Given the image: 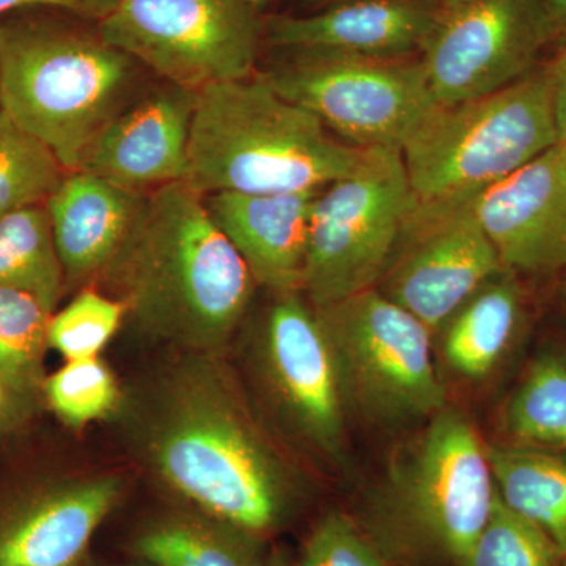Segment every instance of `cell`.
Segmentation results:
<instances>
[{
	"instance_id": "obj_1",
	"label": "cell",
	"mask_w": 566,
	"mask_h": 566,
	"mask_svg": "<svg viewBox=\"0 0 566 566\" xmlns=\"http://www.w3.org/2000/svg\"><path fill=\"white\" fill-rule=\"evenodd\" d=\"M126 452L177 504L270 539L305 501L303 472L218 354L174 352L123 390Z\"/></svg>"
},
{
	"instance_id": "obj_2",
	"label": "cell",
	"mask_w": 566,
	"mask_h": 566,
	"mask_svg": "<svg viewBox=\"0 0 566 566\" xmlns=\"http://www.w3.org/2000/svg\"><path fill=\"white\" fill-rule=\"evenodd\" d=\"M104 275L142 334L174 352L218 356H226L256 286L205 196L182 181L145 193Z\"/></svg>"
},
{
	"instance_id": "obj_3",
	"label": "cell",
	"mask_w": 566,
	"mask_h": 566,
	"mask_svg": "<svg viewBox=\"0 0 566 566\" xmlns=\"http://www.w3.org/2000/svg\"><path fill=\"white\" fill-rule=\"evenodd\" d=\"M494 502L485 442L444 408L394 450L354 517L394 566H465Z\"/></svg>"
},
{
	"instance_id": "obj_4",
	"label": "cell",
	"mask_w": 566,
	"mask_h": 566,
	"mask_svg": "<svg viewBox=\"0 0 566 566\" xmlns=\"http://www.w3.org/2000/svg\"><path fill=\"white\" fill-rule=\"evenodd\" d=\"M365 150L256 74L196 92L182 182L202 196L312 191L346 177Z\"/></svg>"
},
{
	"instance_id": "obj_5",
	"label": "cell",
	"mask_w": 566,
	"mask_h": 566,
	"mask_svg": "<svg viewBox=\"0 0 566 566\" xmlns=\"http://www.w3.org/2000/svg\"><path fill=\"white\" fill-rule=\"evenodd\" d=\"M133 59L102 39L33 18L0 20V111L77 172L96 133L117 115Z\"/></svg>"
},
{
	"instance_id": "obj_6",
	"label": "cell",
	"mask_w": 566,
	"mask_h": 566,
	"mask_svg": "<svg viewBox=\"0 0 566 566\" xmlns=\"http://www.w3.org/2000/svg\"><path fill=\"white\" fill-rule=\"evenodd\" d=\"M560 144L547 66L501 91L436 104L401 148L417 202L474 196Z\"/></svg>"
},
{
	"instance_id": "obj_7",
	"label": "cell",
	"mask_w": 566,
	"mask_h": 566,
	"mask_svg": "<svg viewBox=\"0 0 566 566\" xmlns=\"http://www.w3.org/2000/svg\"><path fill=\"white\" fill-rule=\"evenodd\" d=\"M333 348L346 409L378 428L427 422L447 408L433 334L379 290L315 311Z\"/></svg>"
},
{
	"instance_id": "obj_8",
	"label": "cell",
	"mask_w": 566,
	"mask_h": 566,
	"mask_svg": "<svg viewBox=\"0 0 566 566\" xmlns=\"http://www.w3.org/2000/svg\"><path fill=\"white\" fill-rule=\"evenodd\" d=\"M415 205L403 156L387 148H367L356 169L322 189L301 286L307 303L322 311L375 289Z\"/></svg>"
},
{
	"instance_id": "obj_9",
	"label": "cell",
	"mask_w": 566,
	"mask_h": 566,
	"mask_svg": "<svg viewBox=\"0 0 566 566\" xmlns=\"http://www.w3.org/2000/svg\"><path fill=\"white\" fill-rule=\"evenodd\" d=\"M251 365L279 431L305 455L340 468L348 455V409L333 348L303 293L275 294Z\"/></svg>"
},
{
	"instance_id": "obj_10",
	"label": "cell",
	"mask_w": 566,
	"mask_h": 566,
	"mask_svg": "<svg viewBox=\"0 0 566 566\" xmlns=\"http://www.w3.org/2000/svg\"><path fill=\"white\" fill-rule=\"evenodd\" d=\"M263 77L359 148L401 151L438 104L420 57L296 52Z\"/></svg>"
},
{
	"instance_id": "obj_11",
	"label": "cell",
	"mask_w": 566,
	"mask_h": 566,
	"mask_svg": "<svg viewBox=\"0 0 566 566\" xmlns=\"http://www.w3.org/2000/svg\"><path fill=\"white\" fill-rule=\"evenodd\" d=\"M98 24L104 43L193 92L251 77L263 31L245 0H120Z\"/></svg>"
},
{
	"instance_id": "obj_12",
	"label": "cell",
	"mask_w": 566,
	"mask_h": 566,
	"mask_svg": "<svg viewBox=\"0 0 566 566\" xmlns=\"http://www.w3.org/2000/svg\"><path fill=\"white\" fill-rule=\"evenodd\" d=\"M471 197L416 200L392 260L375 286L433 335L505 270L476 221Z\"/></svg>"
},
{
	"instance_id": "obj_13",
	"label": "cell",
	"mask_w": 566,
	"mask_h": 566,
	"mask_svg": "<svg viewBox=\"0 0 566 566\" xmlns=\"http://www.w3.org/2000/svg\"><path fill=\"white\" fill-rule=\"evenodd\" d=\"M551 43L546 0H465L441 9L420 59L436 103L447 106L527 76Z\"/></svg>"
},
{
	"instance_id": "obj_14",
	"label": "cell",
	"mask_w": 566,
	"mask_h": 566,
	"mask_svg": "<svg viewBox=\"0 0 566 566\" xmlns=\"http://www.w3.org/2000/svg\"><path fill=\"white\" fill-rule=\"evenodd\" d=\"M128 476L82 469L0 493V566H85L92 539L120 505Z\"/></svg>"
},
{
	"instance_id": "obj_15",
	"label": "cell",
	"mask_w": 566,
	"mask_h": 566,
	"mask_svg": "<svg viewBox=\"0 0 566 566\" xmlns=\"http://www.w3.org/2000/svg\"><path fill=\"white\" fill-rule=\"evenodd\" d=\"M471 203L506 271L543 275L565 270V144L474 193Z\"/></svg>"
},
{
	"instance_id": "obj_16",
	"label": "cell",
	"mask_w": 566,
	"mask_h": 566,
	"mask_svg": "<svg viewBox=\"0 0 566 566\" xmlns=\"http://www.w3.org/2000/svg\"><path fill=\"white\" fill-rule=\"evenodd\" d=\"M196 92L178 85L153 92L114 115L96 133L77 172H87L140 193L182 181Z\"/></svg>"
},
{
	"instance_id": "obj_17",
	"label": "cell",
	"mask_w": 566,
	"mask_h": 566,
	"mask_svg": "<svg viewBox=\"0 0 566 566\" xmlns=\"http://www.w3.org/2000/svg\"><path fill=\"white\" fill-rule=\"evenodd\" d=\"M441 7L434 0H346L312 17L273 18L268 40L293 52L400 59L422 52Z\"/></svg>"
},
{
	"instance_id": "obj_18",
	"label": "cell",
	"mask_w": 566,
	"mask_h": 566,
	"mask_svg": "<svg viewBox=\"0 0 566 566\" xmlns=\"http://www.w3.org/2000/svg\"><path fill=\"white\" fill-rule=\"evenodd\" d=\"M319 191H221L205 196V205L243 256L256 285L274 294L301 293L312 208Z\"/></svg>"
},
{
	"instance_id": "obj_19",
	"label": "cell",
	"mask_w": 566,
	"mask_h": 566,
	"mask_svg": "<svg viewBox=\"0 0 566 566\" xmlns=\"http://www.w3.org/2000/svg\"><path fill=\"white\" fill-rule=\"evenodd\" d=\"M145 193L87 172H69L46 200L66 290L103 277L132 233Z\"/></svg>"
},
{
	"instance_id": "obj_20",
	"label": "cell",
	"mask_w": 566,
	"mask_h": 566,
	"mask_svg": "<svg viewBox=\"0 0 566 566\" xmlns=\"http://www.w3.org/2000/svg\"><path fill=\"white\" fill-rule=\"evenodd\" d=\"M128 553L151 566H268L273 551L262 536L175 502L134 528Z\"/></svg>"
},
{
	"instance_id": "obj_21",
	"label": "cell",
	"mask_w": 566,
	"mask_h": 566,
	"mask_svg": "<svg viewBox=\"0 0 566 566\" xmlns=\"http://www.w3.org/2000/svg\"><path fill=\"white\" fill-rule=\"evenodd\" d=\"M526 307L515 274L502 271L457 312L442 333V360L463 381H482L504 363L523 329Z\"/></svg>"
},
{
	"instance_id": "obj_22",
	"label": "cell",
	"mask_w": 566,
	"mask_h": 566,
	"mask_svg": "<svg viewBox=\"0 0 566 566\" xmlns=\"http://www.w3.org/2000/svg\"><path fill=\"white\" fill-rule=\"evenodd\" d=\"M486 452L502 504L545 532L566 557V458L523 444L486 446Z\"/></svg>"
},
{
	"instance_id": "obj_23",
	"label": "cell",
	"mask_w": 566,
	"mask_h": 566,
	"mask_svg": "<svg viewBox=\"0 0 566 566\" xmlns=\"http://www.w3.org/2000/svg\"><path fill=\"white\" fill-rule=\"evenodd\" d=\"M51 312L32 294L0 289V381L9 395L13 428L44 403Z\"/></svg>"
},
{
	"instance_id": "obj_24",
	"label": "cell",
	"mask_w": 566,
	"mask_h": 566,
	"mask_svg": "<svg viewBox=\"0 0 566 566\" xmlns=\"http://www.w3.org/2000/svg\"><path fill=\"white\" fill-rule=\"evenodd\" d=\"M0 289L35 296L51 314L66 292L65 275L44 205L0 218Z\"/></svg>"
},
{
	"instance_id": "obj_25",
	"label": "cell",
	"mask_w": 566,
	"mask_h": 566,
	"mask_svg": "<svg viewBox=\"0 0 566 566\" xmlns=\"http://www.w3.org/2000/svg\"><path fill=\"white\" fill-rule=\"evenodd\" d=\"M504 428L516 444L566 453V354L536 357L506 403Z\"/></svg>"
},
{
	"instance_id": "obj_26",
	"label": "cell",
	"mask_w": 566,
	"mask_h": 566,
	"mask_svg": "<svg viewBox=\"0 0 566 566\" xmlns=\"http://www.w3.org/2000/svg\"><path fill=\"white\" fill-rule=\"evenodd\" d=\"M66 174L46 144L0 111V218L46 203Z\"/></svg>"
},
{
	"instance_id": "obj_27",
	"label": "cell",
	"mask_w": 566,
	"mask_h": 566,
	"mask_svg": "<svg viewBox=\"0 0 566 566\" xmlns=\"http://www.w3.org/2000/svg\"><path fill=\"white\" fill-rule=\"evenodd\" d=\"M123 390L102 357L66 360L44 382V403L71 430H82L117 412Z\"/></svg>"
},
{
	"instance_id": "obj_28",
	"label": "cell",
	"mask_w": 566,
	"mask_h": 566,
	"mask_svg": "<svg viewBox=\"0 0 566 566\" xmlns=\"http://www.w3.org/2000/svg\"><path fill=\"white\" fill-rule=\"evenodd\" d=\"M126 316L128 312L120 300L84 286L65 307L52 314L48 331L50 348L61 353L65 360L99 356Z\"/></svg>"
},
{
	"instance_id": "obj_29",
	"label": "cell",
	"mask_w": 566,
	"mask_h": 566,
	"mask_svg": "<svg viewBox=\"0 0 566 566\" xmlns=\"http://www.w3.org/2000/svg\"><path fill=\"white\" fill-rule=\"evenodd\" d=\"M564 562L553 539L506 509L495 493L493 512L465 566H564Z\"/></svg>"
},
{
	"instance_id": "obj_30",
	"label": "cell",
	"mask_w": 566,
	"mask_h": 566,
	"mask_svg": "<svg viewBox=\"0 0 566 566\" xmlns=\"http://www.w3.org/2000/svg\"><path fill=\"white\" fill-rule=\"evenodd\" d=\"M296 566H394L356 517L326 513L312 528Z\"/></svg>"
},
{
	"instance_id": "obj_31",
	"label": "cell",
	"mask_w": 566,
	"mask_h": 566,
	"mask_svg": "<svg viewBox=\"0 0 566 566\" xmlns=\"http://www.w3.org/2000/svg\"><path fill=\"white\" fill-rule=\"evenodd\" d=\"M118 2L120 0H0V20L13 11L55 9L99 22L114 11Z\"/></svg>"
},
{
	"instance_id": "obj_32",
	"label": "cell",
	"mask_w": 566,
	"mask_h": 566,
	"mask_svg": "<svg viewBox=\"0 0 566 566\" xmlns=\"http://www.w3.org/2000/svg\"><path fill=\"white\" fill-rule=\"evenodd\" d=\"M551 82H553L554 107H556V118L560 142L566 140V43L562 44V50L553 62L547 63Z\"/></svg>"
},
{
	"instance_id": "obj_33",
	"label": "cell",
	"mask_w": 566,
	"mask_h": 566,
	"mask_svg": "<svg viewBox=\"0 0 566 566\" xmlns=\"http://www.w3.org/2000/svg\"><path fill=\"white\" fill-rule=\"evenodd\" d=\"M546 7L553 24L554 41L566 43V0H546Z\"/></svg>"
},
{
	"instance_id": "obj_34",
	"label": "cell",
	"mask_w": 566,
	"mask_h": 566,
	"mask_svg": "<svg viewBox=\"0 0 566 566\" xmlns=\"http://www.w3.org/2000/svg\"><path fill=\"white\" fill-rule=\"evenodd\" d=\"M11 428L13 423H11L9 395L0 381V430H11Z\"/></svg>"
},
{
	"instance_id": "obj_35",
	"label": "cell",
	"mask_w": 566,
	"mask_h": 566,
	"mask_svg": "<svg viewBox=\"0 0 566 566\" xmlns=\"http://www.w3.org/2000/svg\"><path fill=\"white\" fill-rule=\"evenodd\" d=\"M85 566H151L148 564H144V562L133 560L132 562H122V564H96V562L88 560Z\"/></svg>"
},
{
	"instance_id": "obj_36",
	"label": "cell",
	"mask_w": 566,
	"mask_h": 566,
	"mask_svg": "<svg viewBox=\"0 0 566 566\" xmlns=\"http://www.w3.org/2000/svg\"><path fill=\"white\" fill-rule=\"evenodd\" d=\"M268 566H292L289 564L285 557L282 554L271 553L270 562H268Z\"/></svg>"
},
{
	"instance_id": "obj_37",
	"label": "cell",
	"mask_w": 566,
	"mask_h": 566,
	"mask_svg": "<svg viewBox=\"0 0 566 566\" xmlns=\"http://www.w3.org/2000/svg\"><path fill=\"white\" fill-rule=\"evenodd\" d=\"M465 2V0H438L439 7L442 10L452 9V7L460 6V3Z\"/></svg>"
},
{
	"instance_id": "obj_38",
	"label": "cell",
	"mask_w": 566,
	"mask_h": 566,
	"mask_svg": "<svg viewBox=\"0 0 566 566\" xmlns=\"http://www.w3.org/2000/svg\"><path fill=\"white\" fill-rule=\"evenodd\" d=\"M245 2L251 3L252 7L262 6V3L268 2V0H245Z\"/></svg>"
},
{
	"instance_id": "obj_39",
	"label": "cell",
	"mask_w": 566,
	"mask_h": 566,
	"mask_svg": "<svg viewBox=\"0 0 566 566\" xmlns=\"http://www.w3.org/2000/svg\"><path fill=\"white\" fill-rule=\"evenodd\" d=\"M311 2H324V0H311Z\"/></svg>"
},
{
	"instance_id": "obj_40",
	"label": "cell",
	"mask_w": 566,
	"mask_h": 566,
	"mask_svg": "<svg viewBox=\"0 0 566 566\" xmlns=\"http://www.w3.org/2000/svg\"><path fill=\"white\" fill-rule=\"evenodd\" d=\"M562 144H565V147H566V140H565V142H562Z\"/></svg>"
},
{
	"instance_id": "obj_41",
	"label": "cell",
	"mask_w": 566,
	"mask_h": 566,
	"mask_svg": "<svg viewBox=\"0 0 566 566\" xmlns=\"http://www.w3.org/2000/svg\"><path fill=\"white\" fill-rule=\"evenodd\" d=\"M564 566H566V557H565Z\"/></svg>"
}]
</instances>
